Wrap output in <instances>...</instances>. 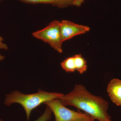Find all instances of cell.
<instances>
[{"mask_svg":"<svg viewBox=\"0 0 121 121\" xmlns=\"http://www.w3.org/2000/svg\"><path fill=\"white\" fill-rule=\"evenodd\" d=\"M77 121H95V119H93L91 117L86 118H82L78 120Z\"/></svg>","mask_w":121,"mask_h":121,"instance_id":"4fadbf2b","label":"cell"},{"mask_svg":"<svg viewBox=\"0 0 121 121\" xmlns=\"http://www.w3.org/2000/svg\"><path fill=\"white\" fill-rule=\"evenodd\" d=\"M86 0H73V5L77 7H80Z\"/></svg>","mask_w":121,"mask_h":121,"instance_id":"7c38bea8","label":"cell"},{"mask_svg":"<svg viewBox=\"0 0 121 121\" xmlns=\"http://www.w3.org/2000/svg\"><path fill=\"white\" fill-rule=\"evenodd\" d=\"M1 0H0V1Z\"/></svg>","mask_w":121,"mask_h":121,"instance_id":"2e32d148","label":"cell"},{"mask_svg":"<svg viewBox=\"0 0 121 121\" xmlns=\"http://www.w3.org/2000/svg\"><path fill=\"white\" fill-rule=\"evenodd\" d=\"M52 111L48 106L43 114L39 117L38 119L34 121H48L51 119L52 116Z\"/></svg>","mask_w":121,"mask_h":121,"instance_id":"30bf717a","label":"cell"},{"mask_svg":"<svg viewBox=\"0 0 121 121\" xmlns=\"http://www.w3.org/2000/svg\"><path fill=\"white\" fill-rule=\"evenodd\" d=\"M107 91L111 99L117 106H121V80L113 79L108 83Z\"/></svg>","mask_w":121,"mask_h":121,"instance_id":"8992f818","label":"cell"},{"mask_svg":"<svg viewBox=\"0 0 121 121\" xmlns=\"http://www.w3.org/2000/svg\"><path fill=\"white\" fill-rule=\"evenodd\" d=\"M60 29L62 40L64 42L76 36L88 32L90 28L88 26L75 23L67 20H63L60 22Z\"/></svg>","mask_w":121,"mask_h":121,"instance_id":"5b68a950","label":"cell"},{"mask_svg":"<svg viewBox=\"0 0 121 121\" xmlns=\"http://www.w3.org/2000/svg\"><path fill=\"white\" fill-rule=\"evenodd\" d=\"M73 56L76 71H77L80 74L83 73L87 69L86 60L80 54H76Z\"/></svg>","mask_w":121,"mask_h":121,"instance_id":"ba28073f","label":"cell"},{"mask_svg":"<svg viewBox=\"0 0 121 121\" xmlns=\"http://www.w3.org/2000/svg\"><path fill=\"white\" fill-rule=\"evenodd\" d=\"M63 95L61 93H50L40 90L38 93L29 95L15 91L6 95L4 104L8 106L14 103L20 104L25 110L27 119L29 120L31 112L34 109L48 101L59 99Z\"/></svg>","mask_w":121,"mask_h":121,"instance_id":"7a4b0ae2","label":"cell"},{"mask_svg":"<svg viewBox=\"0 0 121 121\" xmlns=\"http://www.w3.org/2000/svg\"><path fill=\"white\" fill-rule=\"evenodd\" d=\"M60 22L54 20L41 30L33 33L32 36L49 45L59 53H62V44L60 29Z\"/></svg>","mask_w":121,"mask_h":121,"instance_id":"3957f363","label":"cell"},{"mask_svg":"<svg viewBox=\"0 0 121 121\" xmlns=\"http://www.w3.org/2000/svg\"><path fill=\"white\" fill-rule=\"evenodd\" d=\"M64 106H71L84 111L99 121H112L108 114V102L91 94L82 85H76L71 92L59 99Z\"/></svg>","mask_w":121,"mask_h":121,"instance_id":"6da1fadb","label":"cell"},{"mask_svg":"<svg viewBox=\"0 0 121 121\" xmlns=\"http://www.w3.org/2000/svg\"><path fill=\"white\" fill-rule=\"evenodd\" d=\"M4 58V56L0 54V61L3 60Z\"/></svg>","mask_w":121,"mask_h":121,"instance_id":"5bb4252c","label":"cell"},{"mask_svg":"<svg viewBox=\"0 0 121 121\" xmlns=\"http://www.w3.org/2000/svg\"><path fill=\"white\" fill-rule=\"evenodd\" d=\"M29 4H47L59 8H65L73 5V0H19Z\"/></svg>","mask_w":121,"mask_h":121,"instance_id":"52a82bcc","label":"cell"},{"mask_svg":"<svg viewBox=\"0 0 121 121\" xmlns=\"http://www.w3.org/2000/svg\"><path fill=\"white\" fill-rule=\"evenodd\" d=\"M0 121H3L2 119H0Z\"/></svg>","mask_w":121,"mask_h":121,"instance_id":"9a60e30c","label":"cell"},{"mask_svg":"<svg viewBox=\"0 0 121 121\" xmlns=\"http://www.w3.org/2000/svg\"><path fill=\"white\" fill-rule=\"evenodd\" d=\"M4 39L1 36H0V50H7L8 49V47L6 44L3 42Z\"/></svg>","mask_w":121,"mask_h":121,"instance_id":"8fae6325","label":"cell"},{"mask_svg":"<svg viewBox=\"0 0 121 121\" xmlns=\"http://www.w3.org/2000/svg\"><path fill=\"white\" fill-rule=\"evenodd\" d=\"M61 67L67 72H73L76 71L73 56L65 59L60 63Z\"/></svg>","mask_w":121,"mask_h":121,"instance_id":"9c48e42d","label":"cell"},{"mask_svg":"<svg viewBox=\"0 0 121 121\" xmlns=\"http://www.w3.org/2000/svg\"><path fill=\"white\" fill-rule=\"evenodd\" d=\"M51 109L55 117V121H77L90 117L89 114L76 112L65 107L59 99L48 101L44 103Z\"/></svg>","mask_w":121,"mask_h":121,"instance_id":"277c9868","label":"cell"}]
</instances>
